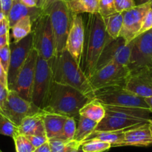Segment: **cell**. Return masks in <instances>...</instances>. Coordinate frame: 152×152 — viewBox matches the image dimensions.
<instances>
[{"instance_id": "obj_56", "label": "cell", "mask_w": 152, "mask_h": 152, "mask_svg": "<svg viewBox=\"0 0 152 152\" xmlns=\"http://www.w3.org/2000/svg\"><path fill=\"white\" fill-rule=\"evenodd\" d=\"M151 1H152V0H151Z\"/></svg>"}, {"instance_id": "obj_48", "label": "cell", "mask_w": 152, "mask_h": 152, "mask_svg": "<svg viewBox=\"0 0 152 152\" xmlns=\"http://www.w3.org/2000/svg\"><path fill=\"white\" fill-rule=\"evenodd\" d=\"M135 1L136 5H141L144 4L148 3L151 2V0H134Z\"/></svg>"}, {"instance_id": "obj_6", "label": "cell", "mask_w": 152, "mask_h": 152, "mask_svg": "<svg viewBox=\"0 0 152 152\" xmlns=\"http://www.w3.org/2000/svg\"><path fill=\"white\" fill-rule=\"evenodd\" d=\"M33 47L38 55L50 61L56 55L55 37L48 14H43L32 23Z\"/></svg>"}, {"instance_id": "obj_50", "label": "cell", "mask_w": 152, "mask_h": 152, "mask_svg": "<svg viewBox=\"0 0 152 152\" xmlns=\"http://www.w3.org/2000/svg\"><path fill=\"white\" fill-rule=\"evenodd\" d=\"M5 18H6V17H5V15L4 14V13L0 12V22L2 21V20H3Z\"/></svg>"}, {"instance_id": "obj_28", "label": "cell", "mask_w": 152, "mask_h": 152, "mask_svg": "<svg viewBox=\"0 0 152 152\" xmlns=\"http://www.w3.org/2000/svg\"><path fill=\"white\" fill-rule=\"evenodd\" d=\"M81 148L84 152H104L107 151L111 145L99 140H90L82 142Z\"/></svg>"}, {"instance_id": "obj_38", "label": "cell", "mask_w": 152, "mask_h": 152, "mask_svg": "<svg viewBox=\"0 0 152 152\" xmlns=\"http://www.w3.org/2000/svg\"><path fill=\"white\" fill-rule=\"evenodd\" d=\"M8 92H9V90L6 87H5L2 83L0 81V113H1L3 112V110L5 108Z\"/></svg>"}, {"instance_id": "obj_26", "label": "cell", "mask_w": 152, "mask_h": 152, "mask_svg": "<svg viewBox=\"0 0 152 152\" xmlns=\"http://www.w3.org/2000/svg\"><path fill=\"white\" fill-rule=\"evenodd\" d=\"M103 20L107 34L113 39L119 37L123 24L122 13L116 12Z\"/></svg>"}, {"instance_id": "obj_4", "label": "cell", "mask_w": 152, "mask_h": 152, "mask_svg": "<svg viewBox=\"0 0 152 152\" xmlns=\"http://www.w3.org/2000/svg\"><path fill=\"white\" fill-rule=\"evenodd\" d=\"M43 12L50 19L56 54L66 49V39L72 23V12L66 0H53Z\"/></svg>"}, {"instance_id": "obj_9", "label": "cell", "mask_w": 152, "mask_h": 152, "mask_svg": "<svg viewBox=\"0 0 152 152\" xmlns=\"http://www.w3.org/2000/svg\"><path fill=\"white\" fill-rule=\"evenodd\" d=\"M133 46L134 40L127 44L122 37L116 39H110L99 57L96 71L110 63H115L128 66Z\"/></svg>"}, {"instance_id": "obj_19", "label": "cell", "mask_w": 152, "mask_h": 152, "mask_svg": "<svg viewBox=\"0 0 152 152\" xmlns=\"http://www.w3.org/2000/svg\"><path fill=\"white\" fill-rule=\"evenodd\" d=\"M43 14V10L37 7L29 8L26 6L20 0H13L12 5L7 19L9 23L10 28H11L19 20L25 17H30L33 23Z\"/></svg>"}, {"instance_id": "obj_49", "label": "cell", "mask_w": 152, "mask_h": 152, "mask_svg": "<svg viewBox=\"0 0 152 152\" xmlns=\"http://www.w3.org/2000/svg\"><path fill=\"white\" fill-rule=\"evenodd\" d=\"M71 152H83L82 148H81V145L80 146H78V147L75 148V149H73Z\"/></svg>"}, {"instance_id": "obj_18", "label": "cell", "mask_w": 152, "mask_h": 152, "mask_svg": "<svg viewBox=\"0 0 152 152\" xmlns=\"http://www.w3.org/2000/svg\"><path fill=\"white\" fill-rule=\"evenodd\" d=\"M152 145V132L149 123L125 131L123 146L148 147Z\"/></svg>"}, {"instance_id": "obj_1", "label": "cell", "mask_w": 152, "mask_h": 152, "mask_svg": "<svg viewBox=\"0 0 152 152\" xmlns=\"http://www.w3.org/2000/svg\"><path fill=\"white\" fill-rule=\"evenodd\" d=\"M84 28L81 68L89 78L94 74L99 57L111 37L107 33L104 20L99 13L89 14L88 20Z\"/></svg>"}, {"instance_id": "obj_41", "label": "cell", "mask_w": 152, "mask_h": 152, "mask_svg": "<svg viewBox=\"0 0 152 152\" xmlns=\"http://www.w3.org/2000/svg\"><path fill=\"white\" fill-rule=\"evenodd\" d=\"M81 145V142H78L75 141V140H72V141H69L66 145V146L64 147L62 152H71L73 149L78 147V146H80Z\"/></svg>"}, {"instance_id": "obj_13", "label": "cell", "mask_w": 152, "mask_h": 152, "mask_svg": "<svg viewBox=\"0 0 152 152\" xmlns=\"http://www.w3.org/2000/svg\"><path fill=\"white\" fill-rule=\"evenodd\" d=\"M37 58V52L33 49L31 51L23 68L19 72L15 84L12 90H11L16 91L21 97L30 102Z\"/></svg>"}, {"instance_id": "obj_11", "label": "cell", "mask_w": 152, "mask_h": 152, "mask_svg": "<svg viewBox=\"0 0 152 152\" xmlns=\"http://www.w3.org/2000/svg\"><path fill=\"white\" fill-rule=\"evenodd\" d=\"M43 110L32 102L23 99L16 91L9 90L2 113L19 127L25 118L39 113Z\"/></svg>"}, {"instance_id": "obj_53", "label": "cell", "mask_w": 152, "mask_h": 152, "mask_svg": "<svg viewBox=\"0 0 152 152\" xmlns=\"http://www.w3.org/2000/svg\"><path fill=\"white\" fill-rule=\"evenodd\" d=\"M66 2H68V0H66Z\"/></svg>"}, {"instance_id": "obj_16", "label": "cell", "mask_w": 152, "mask_h": 152, "mask_svg": "<svg viewBox=\"0 0 152 152\" xmlns=\"http://www.w3.org/2000/svg\"><path fill=\"white\" fill-rule=\"evenodd\" d=\"M125 88L144 99L152 96V66L131 71Z\"/></svg>"}, {"instance_id": "obj_33", "label": "cell", "mask_w": 152, "mask_h": 152, "mask_svg": "<svg viewBox=\"0 0 152 152\" xmlns=\"http://www.w3.org/2000/svg\"><path fill=\"white\" fill-rule=\"evenodd\" d=\"M9 44L6 45L5 46L0 49V62L2 64V66L7 72V74H8L10 60H11V49H10Z\"/></svg>"}, {"instance_id": "obj_22", "label": "cell", "mask_w": 152, "mask_h": 152, "mask_svg": "<svg viewBox=\"0 0 152 152\" xmlns=\"http://www.w3.org/2000/svg\"><path fill=\"white\" fill-rule=\"evenodd\" d=\"M90 140H99L105 142H108L111 145V147H120L123 146L125 142V131H94L84 141Z\"/></svg>"}, {"instance_id": "obj_35", "label": "cell", "mask_w": 152, "mask_h": 152, "mask_svg": "<svg viewBox=\"0 0 152 152\" xmlns=\"http://www.w3.org/2000/svg\"><path fill=\"white\" fill-rule=\"evenodd\" d=\"M52 152H62L66 145L69 141L61 140L59 138H52L48 140Z\"/></svg>"}, {"instance_id": "obj_3", "label": "cell", "mask_w": 152, "mask_h": 152, "mask_svg": "<svg viewBox=\"0 0 152 152\" xmlns=\"http://www.w3.org/2000/svg\"><path fill=\"white\" fill-rule=\"evenodd\" d=\"M91 99L74 87L54 81L48 104L43 110L78 120L81 109Z\"/></svg>"}, {"instance_id": "obj_32", "label": "cell", "mask_w": 152, "mask_h": 152, "mask_svg": "<svg viewBox=\"0 0 152 152\" xmlns=\"http://www.w3.org/2000/svg\"><path fill=\"white\" fill-rule=\"evenodd\" d=\"M99 13L103 19L116 13L114 0H98Z\"/></svg>"}, {"instance_id": "obj_31", "label": "cell", "mask_w": 152, "mask_h": 152, "mask_svg": "<svg viewBox=\"0 0 152 152\" xmlns=\"http://www.w3.org/2000/svg\"><path fill=\"white\" fill-rule=\"evenodd\" d=\"M13 140L15 144L16 152H34L36 150L27 137L23 134H17Z\"/></svg>"}, {"instance_id": "obj_40", "label": "cell", "mask_w": 152, "mask_h": 152, "mask_svg": "<svg viewBox=\"0 0 152 152\" xmlns=\"http://www.w3.org/2000/svg\"><path fill=\"white\" fill-rule=\"evenodd\" d=\"M10 29H11V28H10L8 19L5 18L3 20L0 22V37L9 33Z\"/></svg>"}, {"instance_id": "obj_5", "label": "cell", "mask_w": 152, "mask_h": 152, "mask_svg": "<svg viewBox=\"0 0 152 152\" xmlns=\"http://www.w3.org/2000/svg\"><path fill=\"white\" fill-rule=\"evenodd\" d=\"M53 83L50 61H46L38 55L31 102L40 109L44 110L48 104Z\"/></svg>"}, {"instance_id": "obj_8", "label": "cell", "mask_w": 152, "mask_h": 152, "mask_svg": "<svg viewBox=\"0 0 152 152\" xmlns=\"http://www.w3.org/2000/svg\"><path fill=\"white\" fill-rule=\"evenodd\" d=\"M131 70L128 66L115 63H110L94 72L89 78L93 90L110 87H125Z\"/></svg>"}, {"instance_id": "obj_27", "label": "cell", "mask_w": 152, "mask_h": 152, "mask_svg": "<svg viewBox=\"0 0 152 152\" xmlns=\"http://www.w3.org/2000/svg\"><path fill=\"white\" fill-rule=\"evenodd\" d=\"M11 29L13 42H19L32 32V21L30 17H25L14 24Z\"/></svg>"}, {"instance_id": "obj_23", "label": "cell", "mask_w": 152, "mask_h": 152, "mask_svg": "<svg viewBox=\"0 0 152 152\" xmlns=\"http://www.w3.org/2000/svg\"><path fill=\"white\" fill-rule=\"evenodd\" d=\"M105 113L106 110L104 105L93 99L81 108L79 115L99 123L105 116Z\"/></svg>"}, {"instance_id": "obj_47", "label": "cell", "mask_w": 152, "mask_h": 152, "mask_svg": "<svg viewBox=\"0 0 152 152\" xmlns=\"http://www.w3.org/2000/svg\"><path fill=\"white\" fill-rule=\"evenodd\" d=\"M145 100L146 103H147L148 106V108L149 110H150L151 113H152V96H151V97H148V98H145Z\"/></svg>"}, {"instance_id": "obj_25", "label": "cell", "mask_w": 152, "mask_h": 152, "mask_svg": "<svg viewBox=\"0 0 152 152\" xmlns=\"http://www.w3.org/2000/svg\"><path fill=\"white\" fill-rule=\"evenodd\" d=\"M67 3L73 14H96L99 11L98 0H68Z\"/></svg>"}, {"instance_id": "obj_44", "label": "cell", "mask_w": 152, "mask_h": 152, "mask_svg": "<svg viewBox=\"0 0 152 152\" xmlns=\"http://www.w3.org/2000/svg\"><path fill=\"white\" fill-rule=\"evenodd\" d=\"M10 43V34L8 33L0 37V49Z\"/></svg>"}, {"instance_id": "obj_7", "label": "cell", "mask_w": 152, "mask_h": 152, "mask_svg": "<svg viewBox=\"0 0 152 152\" xmlns=\"http://www.w3.org/2000/svg\"><path fill=\"white\" fill-rule=\"evenodd\" d=\"M93 98L103 105L133 107L149 109L144 98L122 87H110L93 91Z\"/></svg>"}, {"instance_id": "obj_46", "label": "cell", "mask_w": 152, "mask_h": 152, "mask_svg": "<svg viewBox=\"0 0 152 152\" xmlns=\"http://www.w3.org/2000/svg\"><path fill=\"white\" fill-rule=\"evenodd\" d=\"M26 6L29 8H34L37 7L36 0H20Z\"/></svg>"}, {"instance_id": "obj_37", "label": "cell", "mask_w": 152, "mask_h": 152, "mask_svg": "<svg viewBox=\"0 0 152 152\" xmlns=\"http://www.w3.org/2000/svg\"><path fill=\"white\" fill-rule=\"evenodd\" d=\"M26 137H27L28 140H29V142L31 143V145L35 148L40 147V145L46 143L49 140L46 136L43 135H30L26 136Z\"/></svg>"}, {"instance_id": "obj_51", "label": "cell", "mask_w": 152, "mask_h": 152, "mask_svg": "<svg viewBox=\"0 0 152 152\" xmlns=\"http://www.w3.org/2000/svg\"><path fill=\"white\" fill-rule=\"evenodd\" d=\"M148 123H149V125H150L151 130V132H152V119H149V120H148Z\"/></svg>"}, {"instance_id": "obj_10", "label": "cell", "mask_w": 152, "mask_h": 152, "mask_svg": "<svg viewBox=\"0 0 152 152\" xmlns=\"http://www.w3.org/2000/svg\"><path fill=\"white\" fill-rule=\"evenodd\" d=\"M11 60L8 71V87L12 90L19 72L26 63L33 47V34L28 35L19 42L10 41Z\"/></svg>"}, {"instance_id": "obj_55", "label": "cell", "mask_w": 152, "mask_h": 152, "mask_svg": "<svg viewBox=\"0 0 152 152\" xmlns=\"http://www.w3.org/2000/svg\"><path fill=\"white\" fill-rule=\"evenodd\" d=\"M83 152H84V151H83ZM104 152H107V151H104Z\"/></svg>"}, {"instance_id": "obj_30", "label": "cell", "mask_w": 152, "mask_h": 152, "mask_svg": "<svg viewBox=\"0 0 152 152\" xmlns=\"http://www.w3.org/2000/svg\"><path fill=\"white\" fill-rule=\"evenodd\" d=\"M76 119L72 117H67L66 121L64 124L63 131L60 136L59 139L66 140V141H72L74 139L75 134L76 131Z\"/></svg>"}, {"instance_id": "obj_20", "label": "cell", "mask_w": 152, "mask_h": 152, "mask_svg": "<svg viewBox=\"0 0 152 152\" xmlns=\"http://www.w3.org/2000/svg\"><path fill=\"white\" fill-rule=\"evenodd\" d=\"M45 113L46 111L43 110L39 113L25 118L18 127L19 134L24 136H46L44 123H43V115Z\"/></svg>"}, {"instance_id": "obj_2", "label": "cell", "mask_w": 152, "mask_h": 152, "mask_svg": "<svg viewBox=\"0 0 152 152\" xmlns=\"http://www.w3.org/2000/svg\"><path fill=\"white\" fill-rule=\"evenodd\" d=\"M50 63L55 82L74 87L93 99L89 78L66 49L57 53Z\"/></svg>"}, {"instance_id": "obj_34", "label": "cell", "mask_w": 152, "mask_h": 152, "mask_svg": "<svg viewBox=\"0 0 152 152\" xmlns=\"http://www.w3.org/2000/svg\"><path fill=\"white\" fill-rule=\"evenodd\" d=\"M114 5L116 12L119 13H122L137 6L134 0H114Z\"/></svg>"}, {"instance_id": "obj_17", "label": "cell", "mask_w": 152, "mask_h": 152, "mask_svg": "<svg viewBox=\"0 0 152 152\" xmlns=\"http://www.w3.org/2000/svg\"><path fill=\"white\" fill-rule=\"evenodd\" d=\"M148 121L130 119L114 115L105 114V116L98 124L95 131H117L138 127L148 123Z\"/></svg>"}, {"instance_id": "obj_43", "label": "cell", "mask_w": 152, "mask_h": 152, "mask_svg": "<svg viewBox=\"0 0 152 152\" xmlns=\"http://www.w3.org/2000/svg\"><path fill=\"white\" fill-rule=\"evenodd\" d=\"M53 0H36L37 7L44 11Z\"/></svg>"}, {"instance_id": "obj_15", "label": "cell", "mask_w": 152, "mask_h": 152, "mask_svg": "<svg viewBox=\"0 0 152 152\" xmlns=\"http://www.w3.org/2000/svg\"><path fill=\"white\" fill-rule=\"evenodd\" d=\"M84 23L81 14L73 15L72 23L66 39V49L81 67L84 43Z\"/></svg>"}, {"instance_id": "obj_45", "label": "cell", "mask_w": 152, "mask_h": 152, "mask_svg": "<svg viewBox=\"0 0 152 152\" xmlns=\"http://www.w3.org/2000/svg\"><path fill=\"white\" fill-rule=\"evenodd\" d=\"M34 152H52L50 146H49V142H46V143L40 145V147L37 148Z\"/></svg>"}, {"instance_id": "obj_39", "label": "cell", "mask_w": 152, "mask_h": 152, "mask_svg": "<svg viewBox=\"0 0 152 152\" xmlns=\"http://www.w3.org/2000/svg\"><path fill=\"white\" fill-rule=\"evenodd\" d=\"M0 3H1V7H2V10L4 14L5 15L6 18H8V14H9L13 3V0H0Z\"/></svg>"}, {"instance_id": "obj_57", "label": "cell", "mask_w": 152, "mask_h": 152, "mask_svg": "<svg viewBox=\"0 0 152 152\" xmlns=\"http://www.w3.org/2000/svg\"></svg>"}, {"instance_id": "obj_12", "label": "cell", "mask_w": 152, "mask_h": 152, "mask_svg": "<svg viewBox=\"0 0 152 152\" xmlns=\"http://www.w3.org/2000/svg\"><path fill=\"white\" fill-rule=\"evenodd\" d=\"M147 66H152V28L134 40L128 67L131 72Z\"/></svg>"}, {"instance_id": "obj_29", "label": "cell", "mask_w": 152, "mask_h": 152, "mask_svg": "<svg viewBox=\"0 0 152 152\" xmlns=\"http://www.w3.org/2000/svg\"><path fill=\"white\" fill-rule=\"evenodd\" d=\"M18 134V126L0 113V134L14 139Z\"/></svg>"}, {"instance_id": "obj_36", "label": "cell", "mask_w": 152, "mask_h": 152, "mask_svg": "<svg viewBox=\"0 0 152 152\" xmlns=\"http://www.w3.org/2000/svg\"><path fill=\"white\" fill-rule=\"evenodd\" d=\"M152 28V10L149 9L147 14H145L143 20L141 28H140V31L138 33L139 35L145 33V32L151 30Z\"/></svg>"}, {"instance_id": "obj_42", "label": "cell", "mask_w": 152, "mask_h": 152, "mask_svg": "<svg viewBox=\"0 0 152 152\" xmlns=\"http://www.w3.org/2000/svg\"><path fill=\"white\" fill-rule=\"evenodd\" d=\"M0 81L2 83L5 87H8V74L5 72V70L4 69L3 66H2V64L0 62Z\"/></svg>"}, {"instance_id": "obj_54", "label": "cell", "mask_w": 152, "mask_h": 152, "mask_svg": "<svg viewBox=\"0 0 152 152\" xmlns=\"http://www.w3.org/2000/svg\"><path fill=\"white\" fill-rule=\"evenodd\" d=\"M0 152H2V151H1V150H0Z\"/></svg>"}, {"instance_id": "obj_21", "label": "cell", "mask_w": 152, "mask_h": 152, "mask_svg": "<svg viewBox=\"0 0 152 152\" xmlns=\"http://www.w3.org/2000/svg\"><path fill=\"white\" fill-rule=\"evenodd\" d=\"M66 119L67 116L62 115L45 113L43 115V123L46 137L49 140L52 138H59Z\"/></svg>"}, {"instance_id": "obj_24", "label": "cell", "mask_w": 152, "mask_h": 152, "mask_svg": "<svg viewBox=\"0 0 152 152\" xmlns=\"http://www.w3.org/2000/svg\"><path fill=\"white\" fill-rule=\"evenodd\" d=\"M98 124V122L88 118L79 116L73 140L81 143L84 142L96 130Z\"/></svg>"}, {"instance_id": "obj_14", "label": "cell", "mask_w": 152, "mask_h": 152, "mask_svg": "<svg viewBox=\"0 0 152 152\" xmlns=\"http://www.w3.org/2000/svg\"><path fill=\"white\" fill-rule=\"evenodd\" d=\"M150 9V2L141 5H137L131 9L122 12L123 24L120 37L124 38L127 44L134 40L141 28L143 20Z\"/></svg>"}, {"instance_id": "obj_52", "label": "cell", "mask_w": 152, "mask_h": 152, "mask_svg": "<svg viewBox=\"0 0 152 152\" xmlns=\"http://www.w3.org/2000/svg\"><path fill=\"white\" fill-rule=\"evenodd\" d=\"M150 8L152 10V1L150 2Z\"/></svg>"}]
</instances>
